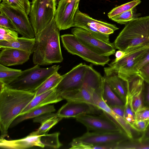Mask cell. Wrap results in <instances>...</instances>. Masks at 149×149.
I'll use <instances>...</instances> for the list:
<instances>
[{
    "label": "cell",
    "instance_id": "6da1fadb",
    "mask_svg": "<svg viewBox=\"0 0 149 149\" xmlns=\"http://www.w3.org/2000/svg\"><path fill=\"white\" fill-rule=\"evenodd\" d=\"M60 31L54 18L45 29L35 35L36 46L33 56L34 64L47 65L62 62Z\"/></svg>",
    "mask_w": 149,
    "mask_h": 149
},
{
    "label": "cell",
    "instance_id": "7a4b0ae2",
    "mask_svg": "<svg viewBox=\"0 0 149 149\" xmlns=\"http://www.w3.org/2000/svg\"><path fill=\"white\" fill-rule=\"evenodd\" d=\"M35 96L33 92L13 89L6 86L0 91L1 138L7 136L8 130L12 122Z\"/></svg>",
    "mask_w": 149,
    "mask_h": 149
},
{
    "label": "cell",
    "instance_id": "3957f363",
    "mask_svg": "<svg viewBox=\"0 0 149 149\" xmlns=\"http://www.w3.org/2000/svg\"><path fill=\"white\" fill-rule=\"evenodd\" d=\"M113 43L116 49L125 54L149 47V15L127 23Z\"/></svg>",
    "mask_w": 149,
    "mask_h": 149
},
{
    "label": "cell",
    "instance_id": "277c9868",
    "mask_svg": "<svg viewBox=\"0 0 149 149\" xmlns=\"http://www.w3.org/2000/svg\"><path fill=\"white\" fill-rule=\"evenodd\" d=\"M59 65L42 68L39 65L22 71L21 74L6 86L13 89L34 92L50 76L58 71Z\"/></svg>",
    "mask_w": 149,
    "mask_h": 149
},
{
    "label": "cell",
    "instance_id": "5b68a950",
    "mask_svg": "<svg viewBox=\"0 0 149 149\" xmlns=\"http://www.w3.org/2000/svg\"><path fill=\"white\" fill-rule=\"evenodd\" d=\"M103 80L101 76L96 72L87 70L85 73L84 81L82 87L79 90L62 93L63 100L67 101L85 102L100 110L96 105L93 99V94L97 90L102 88Z\"/></svg>",
    "mask_w": 149,
    "mask_h": 149
},
{
    "label": "cell",
    "instance_id": "8992f818",
    "mask_svg": "<svg viewBox=\"0 0 149 149\" xmlns=\"http://www.w3.org/2000/svg\"><path fill=\"white\" fill-rule=\"evenodd\" d=\"M56 0H33L29 14L30 20L36 35L54 18Z\"/></svg>",
    "mask_w": 149,
    "mask_h": 149
},
{
    "label": "cell",
    "instance_id": "52a82bcc",
    "mask_svg": "<svg viewBox=\"0 0 149 149\" xmlns=\"http://www.w3.org/2000/svg\"><path fill=\"white\" fill-rule=\"evenodd\" d=\"M73 27L85 29L97 38L107 43H111L109 35L119 29L115 24L95 19L79 9L74 17Z\"/></svg>",
    "mask_w": 149,
    "mask_h": 149
},
{
    "label": "cell",
    "instance_id": "ba28073f",
    "mask_svg": "<svg viewBox=\"0 0 149 149\" xmlns=\"http://www.w3.org/2000/svg\"><path fill=\"white\" fill-rule=\"evenodd\" d=\"M61 39L63 47L68 52L93 64L104 66L110 60L109 56L100 55L92 51L72 34L62 35Z\"/></svg>",
    "mask_w": 149,
    "mask_h": 149
},
{
    "label": "cell",
    "instance_id": "9c48e42d",
    "mask_svg": "<svg viewBox=\"0 0 149 149\" xmlns=\"http://www.w3.org/2000/svg\"><path fill=\"white\" fill-rule=\"evenodd\" d=\"M129 139L127 135L121 131H88L81 136L73 139L70 145V146L82 145L93 146L113 145Z\"/></svg>",
    "mask_w": 149,
    "mask_h": 149
},
{
    "label": "cell",
    "instance_id": "30bf717a",
    "mask_svg": "<svg viewBox=\"0 0 149 149\" xmlns=\"http://www.w3.org/2000/svg\"><path fill=\"white\" fill-rule=\"evenodd\" d=\"M0 11L9 18L16 31L22 37L31 39L35 38L29 18L24 11L14 8L3 1L0 4Z\"/></svg>",
    "mask_w": 149,
    "mask_h": 149
},
{
    "label": "cell",
    "instance_id": "8fae6325",
    "mask_svg": "<svg viewBox=\"0 0 149 149\" xmlns=\"http://www.w3.org/2000/svg\"><path fill=\"white\" fill-rule=\"evenodd\" d=\"M71 32L81 43L99 55L109 56L115 53L116 49L113 43H107L100 40L85 29L75 27Z\"/></svg>",
    "mask_w": 149,
    "mask_h": 149
},
{
    "label": "cell",
    "instance_id": "7c38bea8",
    "mask_svg": "<svg viewBox=\"0 0 149 149\" xmlns=\"http://www.w3.org/2000/svg\"><path fill=\"white\" fill-rule=\"evenodd\" d=\"M87 65L81 63L63 75V78L55 88L61 95L65 92L79 90L84 81Z\"/></svg>",
    "mask_w": 149,
    "mask_h": 149
},
{
    "label": "cell",
    "instance_id": "4fadbf2b",
    "mask_svg": "<svg viewBox=\"0 0 149 149\" xmlns=\"http://www.w3.org/2000/svg\"><path fill=\"white\" fill-rule=\"evenodd\" d=\"M80 0H60L54 19L60 30L73 27L74 17Z\"/></svg>",
    "mask_w": 149,
    "mask_h": 149
},
{
    "label": "cell",
    "instance_id": "5bb4252c",
    "mask_svg": "<svg viewBox=\"0 0 149 149\" xmlns=\"http://www.w3.org/2000/svg\"><path fill=\"white\" fill-rule=\"evenodd\" d=\"M75 118L78 122L86 127L88 131L122 132L115 123L103 113L99 116H93L91 114H84L80 115Z\"/></svg>",
    "mask_w": 149,
    "mask_h": 149
},
{
    "label": "cell",
    "instance_id": "9a60e30c",
    "mask_svg": "<svg viewBox=\"0 0 149 149\" xmlns=\"http://www.w3.org/2000/svg\"><path fill=\"white\" fill-rule=\"evenodd\" d=\"M101 94L102 92L99 91H95L94 93L93 99L96 105L102 113L115 123L130 139H133V130H134L125 118L116 113L104 102Z\"/></svg>",
    "mask_w": 149,
    "mask_h": 149
},
{
    "label": "cell",
    "instance_id": "2e32d148",
    "mask_svg": "<svg viewBox=\"0 0 149 149\" xmlns=\"http://www.w3.org/2000/svg\"><path fill=\"white\" fill-rule=\"evenodd\" d=\"M127 80L126 99L132 101V108L136 113L145 106L143 95L144 81L137 74L131 76Z\"/></svg>",
    "mask_w": 149,
    "mask_h": 149
},
{
    "label": "cell",
    "instance_id": "e0dca14e",
    "mask_svg": "<svg viewBox=\"0 0 149 149\" xmlns=\"http://www.w3.org/2000/svg\"><path fill=\"white\" fill-rule=\"evenodd\" d=\"M101 110L97 109L92 105L86 102L67 101L57 113L61 117L74 118L84 114H94L100 113Z\"/></svg>",
    "mask_w": 149,
    "mask_h": 149
},
{
    "label": "cell",
    "instance_id": "ac0fdd59",
    "mask_svg": "<svg viewBox=\"0 0 149 149\" xmlns=\"http://www.w3.org/2000/svg\"><path fill=\"white\" fill-rule=\"evenodd\" d=\"M41 136L35 131L26 137L19 139L8 140L0 138V147L8 149H24L34 146L44 148L45 146L41 141Z\"/></svg>",
    "mask_w": 149,
    "mask_h": 149
},
{
    "label": "cell",
    "instance_id": "d6986e66",
    "mask_svg": "<svg viewBox=\"0 0 149 149\" xmlns=\"http://www.w3.org/2000/svg\"><path fill=\"white\" fill-rule=\"evenodd\" d=\"M1 49L0 64L5 66L22 64L28 61L32 54L26 51L12 48Z\"/></svg>",
    "mask_w": 149,
    "mask_h": 149
},
{
    "label": "cell",
    "instance_id": "ffe728a7",
    "mask_svg": "<svg viewBox=\"0 0 149 149\" xmlns=\"http://www.w3.org/2000/svg\"><path fill=\"white\" fill-rule=\"evenodd\" d=\"M63 100L55 88L35 95L20 115L37 108L59 102Z\"/></svg>",
    "mask_w": 149,
    "mask_h": 149
},
{
    "label": "cell",
    "instance_id": "44dd1931",
    "mask_svg": "<svg viewBox=\"0 0 149 149\" xmlns=\"http://www.w3.org/2000/svg\"><path fill=\"white\" fill-rule=\"evenodd\" d=\"M36 46L35 38H29L23 37L9 40L0 41V49L9 47L20 49L33 54Z\"/></svg>",
    "mask_w": 149,
    "mask_h": 149
},
{
    "label": "cell",
    "instance_id": "7402d4cb",
    "mask_svg": "<svg viewBox=\"0 0 149 149\" xmlns=\"http://www.w3.org/2000/svg\"><path fill=\"white\" fill-rule=\"evenodd\" d=\"M104 78L116 95L125 103L127 91V81L116 74L104 76Z\"/></svg>",
    "mask_w": 149,
    "mask_h": 149
},
{
    "label": "cell",
    "instance_id": "603a6c76",
    "mask_svg": "<svg viewBox=\"0 0 149 149\" xmlns=\"http://www.w3.org/2000/svg\"><path fill=\"white\" fill-rule=\"evenodd\" d=\"M55 110L53 105L49 104L35 109L17 116L12 122L9 128L13 127L25 120L36 118L45 113H52Z\"/></svg>",
    "mask_w": 149,
    "mask_h": 149
},
{
    "label": "cell",
    "instance_id": "cb8c5ba5",
    "mask_svg": "<svg viewBox=\"0 0 149 149\" xmlns=\"http://www.w3.org/2000/svg\"><path fill=\"white\" fill-rule=\"evenodd\" d=\"M101 95L103 101L109 106L125 105V103L113 91L105 78Z\"/></svg>",
    "mask_w": 149,
    "mask_h": 149
},
{
    "label": "cell",
    "instance_id": "d4e9b609",
    "mask_svg": "<svg viewBox=\"0 0 149 149\" xmlns=\"http://www.w3.org/2000/svg\"><path fill=\"white\" fill-rule=\"evenodd\" d=\"M115 149H149V139H129L118 143Z\"/></svg>",
    "mask_w": 149,
    "mask_h": 149
},
{
    "label": "cell",
    "instance_id": "484cf974",
    "mask_svg": "<svg viewBox=\"0 0 149 149\" xmlns=\"http://www.w3.org/2000/svg\"><path fill=\"white\" fill-rule=\"evenodd\" d=\"M62 78V75L59 74L58 71L55 72L48 77L33 93L35 95H37L56 88Z\"/></svg>",
    "mask_w": 149,
    "mask_h": 149
},
{
    "label": "cell",
    "instance_id": "4316f807",
    "mask_svg": "<svg viewBox=\"0 0 149 149\" xmlns=\"http://www.w3.org/2000/svg\"><path fill=\"white\" fill-rule=\"evenodd\" d=\"M22 71L21 70L10 68L0 64V82L6 85L18 77Z\"/></svg>",
    "mask_w": 149,
    "mask_h": 149
},
{
    "label": "cell",
    "instance_id": "83f0119b",
    "mask_svg": "<svg viewBox=\"0 0 149 149\" xmlns=\"http://www.w3.org/2000/svg\"><path fill=\"white\" fill-rule=\"evenodd\" d=\"M60 133L56 132L51 134H45L41 136V141L44 148L57 149L60 147L62 144L60 142L59 136Z\"/></svg>",
    "mask_w": 149,
    "mask_h": 149
},
{
    "label": "cell",
    "instance_id": "f1b7e54d",
    "mask_svg": "<svg viewBox=\"0 0 149 149\" xmlns=\"http://www.w3.org/2000/svg\"><path fill=\"white\" fill-rule=\"evenodd\" d=\"M140 0H134L113 8L108 14L109 19L116 16L126 11L134 8L141 2Z\"/></svg>",
    "mask_w": 149,
    "mask_h": 149
},
{
    "label": "cell",
    "instance_id": "f546056e",
    "mask_svg": "<svg viewBox=\"0 0 149 149\" xmlns=\"http://www.w3.org/2000/svg\"><path fill=\"white\" fill-rule=\"evenodd\" d=\"M63 118L58 115L52 117L42 122L38 129L36 131L39 135L46 134L54 126L61 120Z\"/></svg>",
    "mask_w": 149,
    "mask_h": 149
},
{
    "label": "cell",
    "instance_id": "4dcf8cb0",
    "mask_svg": "<svg viewBox=\"0 0 149 149\" xmlns=\"http://www.w3.org/2000/svg\"><path fill=\"white\" fill-rule=\"evenodd\" d=\"M16 9L24 11L27 15L29 14L31 4L29 0H0Z\"/></svg>",
    "mask_w": 149,
    "mask_h": 149
},
{
    "label": "cell",
    "instance_id": "1f68e13d",
    "mask_svg": "<svg viewBox=\"0 0 149 149\" xmlns=\"http://www.w3.org/2000/svg\"><path fill=\"white\" fill-rule=\"evenodd\" d=\"M134 9H131L116 16L111 19L119 24H126L128 22L138 17Z\"/></svg>",
    "mask_w": 149,
    "mask_h": 149
},
{
    "label": "cell",
    "instance_id": "d6a6232c",
    "mask_svg": "<svg viewBox=\"0 0 149 149\" xmlns=\"http://www.w3.org/2000/svg\"><path fill=\"white\" fill-rule=\"evenodd\" d=\"M149 62V48L143 55L139 58L137 62L130 71L128 78L138 74L139 70L145 64Z\"/></svg>",
    "mask_w": 149,
    "mask_h": 149
},
{
    "label": "cell",
    "instance_id": "836d02e7",
    "mask_svg": "<svg viewBox=\"0 0 149 149\" xmlns=\"http://www.w3.org/2000/svg\"><path fill=\"white\" fill-rule=\"evenodd\" d=\"M16 31L5 27H0V41L9 40L18 38Z\"/></svg>",
    "mask_w": 149,
    "mask_h": 149
},
{
    "label": "cell",
    "instance_id": "e575fe53",
    "mask_svg": "<svg viewBox=\"0 0 149 149\" xmlns=\"http://www.w3.org/2000/svg\"><path fill=\"white\" fill-rule=\"evenodd\" d=\"M0 27H5L16 31V29L10 20L0 11Z\"/></svg>",
    "mask_w": 149,
    "mask_h": 149
},
{
    "label": "cell",
    "instance_id": "d590c367",
    "mask_svg": "<svg viewBox=\"0 0 149 149\" xmlns=\"http://www.w3.org/2000/svg\"><path fill=\"white\" fill-rule=\"evenodd\" d=\"M149 124V120H135L131 125V126L135 131L143 133L146 130Z\"/></svg>",
    "mask_w": 149,
    "mask_h": 149
},
{
    "label": "cell",
    "instance_id": "8d00e7d4",
    "mask_svg": "<svg viewBox=\"0 0 149 149\" xmlns=\"http://www.w3.org/2000/svg\"><path fill=\"white\" fill-rule=\"evenodd\" d=\"M149 120V107L145 106L135 113V120Z\"/></svg>",
    "mask_w": 149,
    "mask_h": 149
},
{
    "label": "cell",
    "instance_id": "74e56055",
    "mask_svg": "<svg viewBox=\"0 0 149 149\" xmlns=\"http://www.w3.org/2000/svg\"><path fill=\"white\" fill-rule=\"evenodd\" d=\"M137 74L143 79L145 82L149 84V62L139 70Z\"/></svg>",
    "mask_w": 149,
    "mask_h": 149
},
{
    "label": "cell",
    "instance_id": "f35d334b",
    "mask_svg": "<svg viewBox=\"0 0 149 149\" xmlns=\"http://www.w3.org/2000/svg\"><path fill=\"white\" fill-rule=\"evenodd\" d=\"M57 115V113H45L33 119V122L38 123L41 124L44 121Z\"/></svg>",
    "mask_w": 149,
    "mask_h": 149
},
{
    "label": "cell",
    "instance_id": "ab89813d",
    "mask_svg": "<svg viewBox=\"0 0 149 149\" xmlns=\"http://www.w3.org/2000/svg\"><path fill=\"white\" fill-rule=\"evenodd\" d=\"M143 95L145 106L149 107V84L145 81Z\"/></svg>",
    "mask_w": 149,
    "mask_h": 149
},
{
    "label": "cell",
    "instance_id": "60d3db41",
    "mask_svg": "<svg viewBox=\"0 0 149 149\" xmlns=\"http://www.w3.org/2000/svg\"><path fill=\"white\" fill-rule=\"evenodd\" d=\"M109 107L116 113L124 118L125 106L116 105Z\"/></svg>",
    "mask_w": 149,
    "mask_h": 149
},
{
    "label": "cell",
    "instance_id": "b9f144b4",
    "mask_svg": "<svg viewBox=\"0 0 149 149\" xmlns=\"http://www.w3.org/2000/svg\"><path fill=\"white\" fill-rule=\"evenodd\" d=\"M125 54V52H124L119 50L115 52L116 58L113 61L114 62L118 61L124 56Z\"/></svg>",
    "mask_w": 149,
    "mask_h": 149
},
{
    "label": "cell",
    "instance_id": "7bdbcfd3",
    "mask_svg": "<svg viewBox=\"0 0 149 149\" xmlns=\"http://www.w3.org/2000/svg\"><path fill=\"white\" fill-rule=\"evenodd\" d=\"M140 138L141 139H149V124Z\"/></svg>",
    "mask_w": 149,
    "mask_h": 149
}]
</instances>
